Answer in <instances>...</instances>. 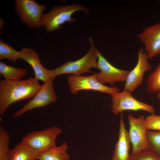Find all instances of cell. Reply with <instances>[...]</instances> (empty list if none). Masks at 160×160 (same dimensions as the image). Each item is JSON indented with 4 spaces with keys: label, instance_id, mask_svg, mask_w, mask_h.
I'll return each instance as SVG.
<instances>
[{
    "label": "cell",
    "instance_id": "cell-1",
    "mask_svg": "<svg viewBox=\"0 0 160 160\" xmlns=\"http://www.w3.org/2000/svg\"><path fill=\"white\" fill-rule=\"evenodd\" d=\"M35 78L0 81V114L2 116L13 103L33 97L41 87Z\"/></svg>",
    "mask_w": 160,
    "mask_h": 160
},
{
    "label": "cell",
    "instance_id": "cell-2",
    "mask_svg": "<svg viewBox=\"0 0 160 160\" xmlns=\"http://www.w3.org/2000/svg\"><path fill=\"white\" fill-rule=\"evenodd\" d=\"M79 11H83L87 14L89 13L88 9L77 4L55 6L48 12L42 14L41 25L48 32L59 30L61 25L66 22H74L75 20L72 18V15Z\"/></svg>",
    "mask_w": 160,
    "mask_h": 160
},
{
    "label": "cell",
    "instance_id": "cell-3",
    "mask_svg": "<svg viewBox=\"0 0 160 160\" xmlns=\"http://www.w3.org/2000/svg\"><path fill=\"white\" fill-rule=\"evenodd\" d=\"M89 40L90 48L85 55L75 61L66 62L54 69L48 70L50 78L53 79L58 76L67 73L81 76L82 74L91 72L90 69L91 68H97V50L94 45L92 39L89 37Z\"/></svg>",
    "mask_w": 160,
    "mask_h": 160
},
{
    "label": "cell",
    "instance_id": "cell-4",
    "mask_svg": "<svg viewBox=\"0 0 160 160\" xmlns=\"http://www.w3.org/2000/svg\"><path fill=\"white\" fill-rule=\"evenodd\" d=\"M61 129L57 126L27 134L22 140L38 153L47 151L56 146V140Z\"/></svg>",
    "mask_w": 160,
    "mask_h": 160
},
{
    "label": "cell",
    "instance_id": "cell-5",
    "mask_svg": "<svg viewBox=\"0 0 160 160\" xmlns=\"http://www.w3.org/2000/svg\"><path fill=\"white\" fill-rule=\"evenodd\" d=\"M15 11L21 20L29 28H39L43 12L46 9L45 4L40 5L33 0H15Z\"/></svg>",
    "mask_w": 160,
    "mask_h": 160
},
{
    "label": "cell",
    "instance_id": "cell-6",
    "mask_svg": "<svg viewBox=\"0 0 160 160\" xmlns=\"http://www.w3.org/2000/svg\"><path fill=\"white\" fill-rule=\"evenodd\" d=\"M127 117L129 126V135L132 146L131 155H135L149 149L147 130L145 123V118L143 115L136 118L131 113L128 114Z\"/></svg>",
    "mask_w": 160,
    "mask_h": 160
},
{
    "label": "cell",
    "instance_id": "cell-7",
    "mask_svg": "<svg viewBox=\"0 0 160 160\" xmlns=\"http://www.w3.org/2000/svg\"><path fill=\"white\" fill-rule=\"evenodd\" d=\"M131 93L126 90L118 92L111 95L113 113L115 114L125 111H143L151 114L155 111L152 105L140 101L135 98Z\"/></svg>",
    "mask_w": 160,
    "mask_h": 160
},
{
    "label": "cell",
    "instance_id": "cell-8",
    "mask_svg": "<svg viewBox=\"0 0 160 160\" xmlns=\"http://www.w3.org/2000/svg\"><path fill=\"white\" fill-rule=\"evenodd\" d=\"M97 77V73L88 76H68L67 83L71 92L75 94L81 90H92L111 95L119 91L117 87H110L100 83Z\"/></svg>",
    "mask_w": 160,
    "mask_h": 160
},
{
    "label": "cell",
    "instance_id": "cell-9",
    "mask_svg": "<svg viewBox=\"0 0 160 160\" xmlns=\"http://www.w3.org/2000/svg\"><path fill=\"white\" fill-rule=\"evenodd\" d=\"M53 80L50 78L41 85L33 98L14 113V118H17L28 111L44 107L55 102L57 97L53 87Z\"/></svg>",
    "mask_w": 160,
    "mask_h": 160
},
{
    "label": "cell",
    "instance_id": "cell-10",
    "mask_svg": "<svg viewBox=\"0 0 160 160\" xmlns=\"http://www.w3.org/2000/svg\"><path fill=\"white\" fill-rule=\"evenodd\" d=\"M97 68L100 71L97 73V80L104 84L114 85L116 82H125L129 71L117 68L112 65L97 50Z\"/></svg>",
    "mask_w": 160,
    "mask_h": 160
},
{
    "label": "cell",
    "instance_id": "cell-11",
    "mask_svg": "<svg viewBox=\"0 0 160 160\" xmlns=\"http://www.w3.org/2000/svg\"><path fill=\"white\" fill-rule=\"evenodd\" d=\"M138 56L137 63L134 68L129 71L124 87V90H127L130 93L141 85L145 73L151 69L147 54L143 49L138 50Z\"/></svg>",
    "mask_w": 160,
    "mask_h": 160
},
{
    "label": "cell",
    "instance_id": "cell-12",
    "mask_svg": "<svg viewBox=\"0 0 160 160\" xmlns=\"http://www.w3.org/2000/svg\"><path fill=\"white\" fill-rule=\"evenodd\" d=\"M137 36L144 45L148 58L160 54V23L146 28Z\"/></svg>",
    "mask_w": 160,
    "mask_h": 160
},
{
    "label": "cell",
    "instance_id": "cell-13",
    "mask_svg": "<svg viewBox=\"0 0 160 160\" xmlns=\"http://www.w3.org/2000/svg\"><path fill=\"white\" fill-rule=\"evenodd\" d=\"M118 139L115 144L111 160H129L130 147L128 132L124 124L123 114L121 113Z\"/></svg>",
    "mask_w": 160,
    "mask_h": 160
},
{
    "label": "cell",
    "instance_id": "cell-14",
    "mask_svg": "<svg viewBox=\"0 0 160 160\" xmlns=\"http://www.w3.org/2000/svg\"><path fill=\"white\" fill-rule=\"evenodd\" d=\"M19 58L29 63L33 70L35 78L38 80L46 83L50 78L48 70L42 65L39 55L32 48H24L20 51Z\"/></svg>",
    "mask_w": 160,
    "mask_h": 160
},
{
    "label": "cell",
    "instance_id": "cell-15",
    "mask_svg": "<svg viewBox=\"0 0 160 160\" xmlns=\"http://www.w3.org/2000/svg\"><path fill=\"white\" fill-rule=\"evenodd\" d=\"M38 153L22 141L10 150L9 160H37Z\"/></svg>",
    "mask_w": 160,
    "mask_h": 160
},
{
    "label": "cell",
    "instance_id": "cell-16",
    "mask_svg": "<svg viewBox=\"0 0 160 160\" xmlns=\"http://www.w3.org/2000/svg\"><path fill=\"white\" fill-rule=\"evenodd\" d=\"M68 148L66 142L59 146H55L44 152L38 153V160H69L70 155L67 153Z\"/></svg>",
    "mask_w": 160,
    "mask_h": 160
},
{
    "label": "cell",
    "instance_id": "cell-17",
    "mask_svg": "<svg viewBox=\"0 0 160 160\" xmlns=\"http://www.w3.org/2000/svg\"><path fill=\"white\" fill-rule=\"evenodd\" d=\"M27 70L24 68H15L0 62V73L5 78L9 80L21 79L26 74Z\"/></svg>",
    "mask_w": 160,
    "mask_h": 160
},
{
    "label": "cell",
    "instance_id": "cell-18",
    "mask_svg": "<svg viewBox=\"0 0 160 160\" xmlns=\"http://www.w3.org/2000/svg\"><path fill=\"white\" fill-rule=\"evenodd\" d=\"M146 90L155 93L160 91V63L154 71L149 75L145 80Z\"/></svg>",
    "mask_w": 160,
    "mask_h": 160
},
{
    "label": "cell",
    "instance_id": "cell-19",
    "mask_svg": "<svg viewBox=\"0 0 160 160\" xmlns=\"http://www.w3.org/2000/svg\"><path fill=\"white\" fill-rule=\"evenodd\" d=\"M9 136L7 131L0 126V160H9Z\"/></svg>",
    "mask_w": 160,
    "mask_h": 160
},
{
    "label": "cell",
    "instance_id": "cell-20",
    "mask_svg": "<svg viewBox=\"0 0 160 160\" xmlns=\"http://www.w3.org/2000/svg\"><path fill=\"white\" fill-rule=\"evenodd\" d=\"M20 51L15 49L7 43L0 40V59H7L15 62L19 58Z\"/></svg>",
    "mask_w": 160,
    "mask_h": 160
},
{
    "label": "cell",
    "instance_id": "cell-21",
    "mask_svg": "<svg viewBox=\"0 0 160 160\" xmlns=\"http://www.w3.org/2000/svg\"><path fill=\"white\" fill-rule=\"evenodd\" d=\"M149 150L160 156V131L147 130Z\"/></svg>",
    "mask_w": 160,
    "mask_h": 160
},
{
    "label": "cell",
    "instance_id": "cell-22",
    "mask_svg": "<svg viewBox=\"0 0 160 160\" xmlns=\"http://www.w3.org/2000/svg\"><path fill=\"white\" fill-rule=\"evenodd\" d=\"M145 123L147 130L160 131V115L151 114L145 118Z\"/></svg>",
    "mask_w": 160,
    "mask_h": 160
},
{
    "label": "cell",
    "instance_id": "cell-23",
    "mask_svg": "<svg viewBox=\"0 0 160 160\" xmlns=\"http://www.w3.org/2000/svg\"><path fill=\"white\" fill-rule=\"evenodd\" d=\"M129 160H160V156L150 150H147L135 155L131 154Z\"/></svg>",
    "mask_w": 160,
    "mask_h": 160
},
{
    "label": "cell",
    "instance_id": "cell-24",
    "mask_svg": "<svg viewBox=\"0 0 160 160\" xmlns=\"http://www.w3.org/2000/svg\"><path fill=\"white\" fill-rule=\"evenodd\" d=\"M157 97L160 99V91L158 92Z\"/></svg>",
    "mask_w": 160,
    "mask_h": 160
},
{
    "label": "cell",
    "instance_id": "cell-25",
    "mask_svg": "<svg viewBox=\"0 0 160 160\" xmlns=\"http://www.w3.org/2000/svg\"><path fill=\"white\" fill-rule=\"evenodd\" d=\"M37 160L36 159H33V160Z\"/></svg>",
    "mask_w": 160,
    "mask_h": 160
},
{
    "label": "cell",
    "instance_id": "cell-26",
    "mask_svg": "<svg viewBox=\"0 0 160 160\" xmlns=\"http://www.w3.org/2000/svg\"><path fill=\"white\" fill-rule=\"evenodd\" d=\"M159 2L160 3V1H159Z\"/></svg>",
    "mask_w": 160,
    "mask_h": 160
}]
</instances>
